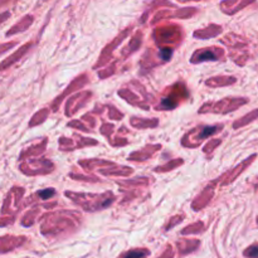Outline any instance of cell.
Instances as JSON below:
<instances>
[{
	"instance_id": "obj_34",
	"label": "cell",
	"mask_w": 258,
	"mask_h": 258,
	"mask_svg": "<svg viewBox=\"0 0 258 258\" xmlns=\"http://www.w3.org/2000/svg\"><path fill=\"white\" fill-rule=\"evenodd\" d=\"M33 45H34V42H28V43H25V44H23L22 47H20L19 49L14 53V54H12L9 58H8L7 62L3 63L2 68L9 67L10 64H13V63H15L17 60H19L20 58L25 54V53H28V50H30V48H32Z\"/></svg>"
},
{
	"instance_id": "obj_7",
	"label": "cell",
	"mask_w": 258,
	"mask_h": 258,
	"mask_svg": "<svg viewBox=\"0 0 258 258\" xmlns=\"http://www.w3.org/2000/svg\"><path fill=\"white\" fill-rule=\"evenodd\" d=\"M224 128L223 123L214 125H198L186 131L180 140V145L185 149H198L207 139L217 135Z\"/></svg>"
},
{
	"instance_id": "obj_32",
	"label": "cell",
	"mask_w": 258,
	"mask_h": 258,
	"mask_svg": "<svg viewBox=\"0 0 258 258\" xmlns=\"http://www.w3.org/2000/svg\"><path fill=\"white\" fill-rule=\"evenodd\" d=\"M258 120V108H254V110L249 111L248 113L243 115L242 117L237 118L233 123H232V127L234 130H238V128L244 127V126L249 125V123L254 122V121Z\"/></svg>"
},
{
	"instance_id": "obj_14",
	"label": "cell",
	"mask_w": 258,
	"mask_h": 258,
	"mask_svg": "<svg viewBox=\"0 0 258 258\" xmlns=\"http://www.w3.org/2000/svg\"><path fill=\"white\" fill-rule=\"evenodd\" d=\"M93 97V92L90 90H80L67 97L64 105V115L68 118L73 117L80 110H82Z\"/></svg>"
},
{
	"instance_id": "obj_43",
	"label": "cell",
	"mask_w": 258,
	"mask_h": 258,
	"mask_svg": "<svg viewBox=\"0 0 258 258\" xmlns=\"http://www.w3.org/2000/svg\"><path fill=\"white\" fill-rule=\"evenodd\" d=\"M222 143H223L222 139H211V140L203 146V153L206 154V155H212V154L217 150V148L222 145Z\"/></svg>"
},
{
	"instance_id": "obj_48",
	"label": "cell",
	"mask_w": 258,
	"mask_h": 258,
	"mask_svg": "<svg viewBox=\"0 0 258 258\" xmlns=\"http://www.w3.org/2000/svg\"><path fill=\"white\" fill-rule=\"evenodd\" d=\"M244 256L248 258H258V244H252L244 251Z\"/></svg>"
},
{
	"instance_id": "obj_11",
	"label": "cell",
	"mask_w": 258,
	"mask_h": 258,
	"mask_svg": "<svg viewBox=\"0 0 258 258\" xmlns=\"http://www.w3.org/2000/svg\"><path fill=\"white\" fill-rule=\"evenodd\" d=\"M20 171L27 176H43L49 175L55 170V164L47 158L28 159L20 164Z\"/></svg>"
},
{
	"instance_id": "obj_29",
	"label": "cell",
	"mask_w": 258,
	"mask_h": 258,
	"mask_svg": "<svg viewBox=\"0 0 258 258\" xmlns=\"http://www.w3.org/2000/svg\"><path fill=\"white\" fill-rule=\"evenodd\" d=\"M185 164V160L183 158H175L171 159V160L166 161V163L161 164V165L156 166V168L153 169L154 173L156 174H165V173H170V171L176 170L180 166H183Z\"/></svg>"
},
{
	"instance_id": "obj_18",
	"label": "cell",
	"mask_w": 258,
	"mask_h": 258,
	"mask_svg": "<svg viewBox=\"0 0 258 258\" xmlns=\"http://www.w3.org/2000/svg\"><path fill=\"white\" fill-rule=\"evenodd\" d=\"M48 138H40V140L34 141L33 144H30L28 148L23 149V151L20 153L19 159L20 160H24V159H30V158H38V156H42L43 154L47 151L48 146Z\"/></svg>"
},
{
	"instance_id": "obj_16",
	"label": "cell",
	"mask_w": 258,
	"mask_h": 258,
	"mask_svg": "<svg viewBox=\"0 0 258 258\" xmlns=\"http://www.w3.org/2000/svg\"><path fill=\"white\" fill-rule=\"evenodd\" d=\"M217 186H218V184H217L216 179L209 181V183L204 186L203 190L199 194H197L196 198L191 201L190 208L193 209L194 212H201L203 211L204 208H207V207L211 204V202L213 201L214 196H216Z\"/></svg>"
},
{
	"instance_id": "obj_41",
	"label": "cell",
	"mask_w": 258,
	"mask_h": 258,
	"mask_svg": "<svg viewBox=\"0 0 258 258\" xmlns=\"http://www.w3.org/2000/svg\"><path fill=\"white\" fill-rule=\"evenodd\" d=\"M105 112L107 113V117L113 121H121L123 118V116H125V113L122 111H120L116 106L111 105V103L105 105Z\"/></svg>"
},
{
	"instance_id": "obj_39",
	"label": "cell",
	"mask_w": 258,
	"mask_h": 258,
	"mask_svg": "<svg viewBox=\"0 0 258 258\" xmlns=\"http://www.w3.org/2000/svg\"><path fill=\"white\" fill-rule=\"evenodd\" d=\"M33 23H34V18H33L32 15L24 17L17 25H14V27L10 29V32L8 33V35H13V34H17V33L24 32V30H27L28 28L33 24Z\"/></svg>"
},
{
	"instance_id": "obj_19",
	"label": "cell",
	"mask_w": 258,
	"mask_h": 258,
	"mask_svg": "<svg viewBox=\"0 0 258 258\" xmlns=\"http://www.w3.org/2000/svg\"><path fill=\"white\" fill-rule=\"evenodd\" d=\"M143 43H144V33L141 32V30H138V32H135L133 35H131L127 44L121 49V57H122V59H127V58H130L131 55L135 54V53L141 48Z\"/></svg>"
},
{
	"instance_id": "obj_50",
	"label": "cell",
	"mask_w": 258,
	"mask_h": 258,
	"mask_svg": "<svg viewBox=\"0 0 258 258\" xmlns=\"http://www.w3.org/2000/svg\"><path fill=\"white\" fill-rule=\"evenodd\" d=\"M257 223H258V217H257Z\"/></svg>"
},
{
	"instance_id": "obj_4",
	"label": "cell",
	"mask_w": 258,
	"mask_h": 258,
	"mask_svg": "<svg viewBox=\"0 0 258 258\" xmlns=\"http://www.w3.org/2000/svg\"><path fill=\"white\" fill-rule=\"evenodd\" d=\"M190 98V91L184 81H178L173 85L168 86L163 92L160 93V97L155 102L156 111H174L189 101Z\"/></svg>"
},
{
	"instance_id": "obj_49",
	"label": "cell",
	"mask_w": 258,
	"mask_h": 258,
	"mask_svg": "<svg viewBox=\"0 0 258 258\" xmlns=\"http://www.w3.org/2000/svg\"><path fill=\"white\" fill-rule=\"evenodd\" d=\"M174 256H175V252H174V248L170 246V244H169V246H166L165 251H164L163 253H161L158 258H174Z\"/></svg>"
},
{
	"instance_id": "obj_51",
	"label": "cell",
	"mask_w": 258,
	"mask_h": 258,
	"mask_svg": "<svg viewBox=\"0 0 258 258\" xmlns=\"http://www.w3.org/2000/svg\"><path fill=\"white\" fill-rule=\"evenodd\" d=\"M257 181H258V176H257Z\"/></svg>"
},
{
	"instance_id": "obj_36",
	"label": "cell",
	"mask_w": 258,
	"mask_h": 258,
	"mask_svg": "<svg viewBox=\"0 0 258 258\" xmlns=\"http://www.w3.org/2000/svg\"><path fill=\"white\" fill-rule=\"evenodd\" d=\"M117 64L118 59H112L108 64H106L105 67L100 68L97 72L98 78H100V80H107V78L115 76L116 72H117Z\"/></svg>"
},
{
	"instance_id": "obj_28",
	"label": "cell",
	"mask_w": 258,
	"mask_h": 258,
	"mask_svg": "<svg viewBox=\"0 0 258 258\" xmlns=\"http://www.w3.org/2000/svg\"><path fill=\"white\" fill-rule=\"evenodd\" d=\"M201 246V241L194 238H181L176 242V247H178V252L180 256H185V254L193 253Z\"/></svg>"
},
{
	"instance_id": "obj_17",
	"label": "cell",
	"mask_w": 258,
	"mask_h": 258,
	"mask_svg": "<svg viewBox=\"0 0 258 258\" xmlns=\"http://www.w3.org/2000/svg\"><path fill=\"white\" fill-rule=\"evenodd\" d=\"M161 149H163L161 144H146L145 146H143L139 150L128 154L127 161H131V163H145V161L153 159L155 154L159 153Z\"/></svg>"
},
{
	"instance_id": "obj_31",
	"label": "cell",
	"mask_w": 258,
	"mask_h": 258,
	"mask_svg": "<svg viewBox=\"0 0 258 258\" xmlns=\"http://www.w3.org/2000/svg\"><path fill=\"white\" fill-rule=\"evenodd\" d=\"M72 139L75 141V150H81V149L100 145L98 140H96V139L88 138V136H82L80 134H73Z\"/></svg>"
},
{
	"instance_id": "obj_37",
	"label": "cell",
	"mask_w": 258,
	"mask_h": 258,
	"mask_svg": "<svg viewBox=\"0 0 258 258\" xmlns=\"http://www.w3.org/2000/svg\"><path fill=\"white\" fill-rule=\"evenodd\" d=\"M206 232V224L202 221H197L189 226L184 227L180 231L181 236H189V234H201Z\"/></svg>"
},
{
	"instance_id": "obj_9",
	"label": "cell",
	"mask_w": 258,
	"mask_h": 258,
	"mask_svg": "<svg viewBox=\"0 0 258 258\" xmlns=\"http://www.w3.org/2000/svg\"><path fill=\"white\" fill-rule=\"evenodd\" d=\"M173 48H148L140 59V67L144 72L170 62L174 54Z\"/></svg>"
},
{
	"instance_id": "obj_27",
	"label": "cell",
	"mask_w": 258,
	"mask_h": 258,
	"mask_svg": "<svg viewBox=\"0 0 258 258\" xmlns=\"http://www.w3.org/2000/svg\"><path fill=\"white\" fill-rule=\"evenodd\" d=\"M57 196V190L54 188H44L40 189V190L34 191L29 198L25 202V206H29V204H37L39 202L44 201H50L52 198Z\"/></svg>"
},
{
	"instance_id": "obj_30",
	"label": "cell",
	"mask_w": 258,
	"mask_h": 258,
	"mask_svg": "<svg viewBox=\"0 0 258 258\" xmlns=\"http://www.w3.org/2000/svg\"><path fill=\"white\" fill-rule=\"evenodd\" d=\"M50 108L49 107H43L40 108V110H38L37 112L34 113V115L30 117L29 122H28V126H29L30 128L33 127H37V126H40L42 123H44L45 121L48 120V117H49L50 115Z\"/></svg>"
},
{
	"instance_id": "obj_8",
	"label": "cell",
	"mask_w": 258,
	"mask_h": 258,
	"mask_svg": "<svg viewBox=\"0 0 258 258\" xmlns=\"http://www.w3.org/2000/svg\"><path fill=\"white\" fill-rule=\"evenodd\" d=\"M221 43L228 48L229 58L237 66L243 67L248 62V40L246 38L239 34H236V33H228L223 38H221Z\"/></svg>"
},
{
	"instance_id": "obj_42",
	"label": "cell",
	"mask_w": 258,
	"mask_h": 258,
	"mask_svg": "<svg viewBox=\"0 0 258 258\" xmlns=\"http://www.w3.org/2000/svg\"><path fill=\"white\" fill-rule=\"evenodd\" d=\"M67 127L75 128V130L82 131V133H93V131H95L93 128H91L90 126L85 122V121L81 120V118H76V120L68 121Z\"/></svg>"
},
{
	"instance_id": "obj_12",
	"label": "cell",
	"mask_w": 258,
	"mask_h": 258,
	"mask_svg": "<svg viewBox=\"0 0 258 258\" xmlns=\"http://www.w3.org/2000/svg\"><path fill=\"white\" fill-rule=\"evenodd\" d=\"M226 57V50L224 48L219 47V45H211V47H203L198 48L191 53L189 62L191 64H202V63L207 62H221L224 60Z\"/></svg>"
},
{
	"instance_id": "obj_10",
	"label": "cell",
	"mask_w": 258,
	"mask_h": 258,
	"mask_svg": "<svg viewBox=\"0 0 258 258\" xmlns=\"http://www.w3.org/2000/svg\"><path fill=\"white\" fill-rule=\"evenodd\" d=\"M131 32H133V27L125 28V29H123L122 32L118 33L110 43H107V44L103 47V49L101 50L100 55H98L97 60H96V63L93 64L92 70L97 71L100 70V68L105 67L106 64H108V63L113 59V53H115V50L127 39L128 35L131 34Z\"/></svg>"
},
{
	"instance_id": "obj_47",
	"label": "cell",
	"mask_w": 258,
	"mask_h": 258,
	"mask_svg": "<svg viewBox=\"0 0 258 258\" xmlns=\"http://www.w3.org/2000/svg\"><path fill=\"white\" fill-rule=\"evenodd\" d=\"M81 120L85 121V122L87 123V125L90 126L91 128H95L96 127V117H95V116H93L92 112L85 113V115H83L82 117H81Z\"/></svg>"
},
{
	"instance_id": "obj_6",
	"label": "cell",
	"mask_w": 258,
	"mask_h": 258,
	"mask_svg": "<svg viewBox=\"0 0 258 258\" xmlns=\"http://www.w3.org/2000/svg\"><path fill=\"white\" fill-rule=\"evenodd\" d=\"M151 37H153V40L156 47H166L175 49L176 47H179L183 43L184 32L180 25L164 24L156 27L153 30Z\"/></svg>"
},
{
	"instance_id": "obj_25",
	"label": "cell",
	"mask_w": 258,
	"mask_h": 258,
	"mask_svg": "<svg viewBox=\"0 0 258 258\" xmlns=\"http://www.w3.org/2000/svg\"><path fill=\"white\" fill-rule=\"evenodd\" d=\"M160 123V120L156 117H140V116H133L130 118V126L138 130H153L156 128Z\"/></svg>"
},
{
	"instance_id": "obj_22",
	"label": "cell",
	"mask_w": 258,
	"mask_h": 258,
	"mask_svg": "<svg viewBox=\"0 0 258 258\" xmlns=\"http://www.w3.org/2000/svg\"><path fill=\"white\" fill-rule=\"evenodd\" d=\"M223 33V28L219 24H209L206 28H201V29H197L193 32V38L194 39H201V40H207V39H213V38L218 37L219 34Z\"/></svg>"
},
{
	"instance_id": "obj_24",
	"label": "cell",
	"mask_w": 258,
	"mask_h": 258,
	"mask_svg": "<svg viewBox=\"0 0 258 258\" xmlns=\"http://www.w3.org/2000/svg\"><path fill=\"white\" fill-rule=\"evenodd\" d=\"M153 178L150 176H136L133 179H122V180H117V185L122 186L125 189H141L148 188L151 183H153Z\"/></svg>"
},
{
	"instance_id": "obj_44",
	"label": "cell",
	"mask_w": 258,
	"mask_h": 258,
	"mask_svg": "<svg viewBox=\"0 0 258 258\" xmlns=\"http://www.w3.org/2000/svg\"><path fill=\"white\" fill-rule=\"evenodd\" d=\"M107 143L110 144V146L117 149V148H123V146L128 145L130 141H128V139L123 138V136L116 135V136H111L110 139H107Z\"/></svg>"
},
{
	"instance_id": "obj_15",
	"label": "cell",
	"mask_w": 258,
	"mask_h": 258,
	"mask_svg": "<svg viewBox=\"0 0 258 258\" xmlns=\"http://www.w3.org/2000/svg\"><path fill=\"white\" fill-rule=\"evenodd\" d=\"M256 159H257V154H252L251 156H248L247 159H244L243 161H241L239 164H237L236 166H233V168L229 169V170L224 171L222 175H219L218 178H216L217 184H218L219 186H227V185H229V184L234 183V181L239 178V175H242V174H243L244 171H246L247 169H248L249 166L254 163V160H256Z\"/></svg>"
},
{
	"instance_id": "obj_3",
	"label": "cell",
	"mask_w": 258,
	"mask_h": 258,
	"mask_svg": "<svg viewBox=\"0 0 258 258\" xmlns=\"http://www.w3.org/2000/svg\"><path fill=\"white\" fill-rule=\"evenodd\" d=\"M117 96L130 106L144 111L150 110L151 103L154 102V97L148 92L145 86L135 78L121 86L117 90Z\"/></svg>"
},
{
	"instance_id": "obj_21",
	"label": "cell",
	"mask_w": 258,
	"mask_h": 258,
	"mask_svg": "<svg viewBox=\"0 0 258 258\" xmlns=\"http://www.w3.org/2000/svg\"><path fill=\"white\" fill-rule=\"evenodd\" d=\"M115 161L107 160V159H100V158H90V159H81L78 160V165L86 171V173H92V171H97L100 169L106 168V166L113 165Z\"/></svg>"
},
{
	"instance_id": "obj_26",
	"label": "cell",
	"mask_w": 258,
	"mask_h": 258,
	"mask_svg": "<svg viewBox=\"0 0 258 258\" xmlns=\"http://www.w3.org/2000/svg\"><path fill=\"white\" fill-rule=\"evenodd\" d=\"M238 78L236 76H214V77L207 78L204 81V85L209 88H222L229 87L237 83Z\"/></svg>"
},
{
	"instance_id": "obj_20",
	"label": "cell",
	"mask_w": 258,
	"mask_h": 258,
	"mask_svg": "<svg viewBox=\"0 0 258 258\" xmlns=\"http://www.w3.org/2000/svg\"><path fill=\"white\" fill-rule=\"evenodd\" d=\"M103 176H112V178H127L133 175L134 169L127 165H120V164H113V165L106 166V168L97 170Z\"/></svg>"
},
{
	"instance_id": "obj_23",
	"label": "cell",
	"mask_w": 258,
	"mask_h": 258,
	"mask_svg": "<svg viewBox=\"0 0 258 258\" xmlns=\"http://www.w3.org/2000/svg\"><path fill=\"white\" fill-rule=\"evenodd\" d=\"M253 2L254 0H223L221 3V10L227 15H234Z\"/></svg>"
},
{
	"instance_id": "obj_13",
	"label": "cell",
	"mask_w": 258,
	"mask_h": 258,
	"mask_svg": "<svg viewBox=\"0 0 258 258\" xmlns=\"http://www.w3.org/2000/svg\"><path fill=\"white\" fill-rule=\"evenodd\" d=\"M88 82H90V76H88L87 73H81V75L76 76V77L71 81L70 85H68L67 87H66L64 90H63L62 92H60L59 95H58L57 97L52 101V103H50V107H49L50 111H52V112H57V111L60 108V106H62L63 101H64L66 98L70 97L71 95H73V93L77 92V91L82 90V88L85 87Z\"/></svg>"
},
{
	"instance_id": "obj_35",
	"label": "cell",
	"mask_w": 258,
	"mask_h": 258,
	"mask_svg": "<svg viewBox=\"0 0 258 258\" xmlns=\"http://www.w3.org/2000/svg\"><path fill=\"white\" fill-rule=\"evenodd\" d=\"M72 180L75 181H82V183H90V184H96V183H102V179H100V176L95 175V174H82V173H75V171H71L68 174Z\"/></svg>"
},
{
	"instance_id": "obj_46",
	"label": "cell",
	"mask_w": 258,
	"mask_h": 258,
	"mask_svg": "<svg viewBox=\"0 0 258 258\" xmlns=\"http://www.w3.org/2000/svg\"><path fill=\"white\" fill-rule=\"evenodd\" d=\"M98 130H100L101 135L105 136L106 140H107V139H110L111 136H113L116 127H115V125H113V123H111V122H102V123H101V126H100V128H98Z\"/></svg>"
},
{
	"instance_id": "obj_38",
	"label": "cell",
	"mask_w": 258,
	"mask_h": 258,
	"mask_svg": "<svg viewBox=\"0 0 258 258\" xmlns=\"http://www.w3.org/2000/svg\"><path fill=\"white\" fill-rule=\"evenodd\" d=\"M40 208H42V206H39V204H38V206H35L33 209H30L28 213H25V216L23 217V219H22L23 226L24 227L34 226L35 222L38 221V217H39V214H40Z\"/></svg>"
},
{
	"instance_id": "obj_45",
	"label": "cell",
	"mask_w": 258,
	"mask_h": 258,
	"mask_svg": "<svg viewBox=\"0 0 258 258\" xmlns=\"http://www.w3.org/2000/svg\"><path fill=\"white\" fill-rule=\"evenodd\" d=\"M184 219H185V214L184 213L175 214V216H173L171 218H169V221L166 222L164 229H165V231H170V229H173L174 227H176L178 224H180Z\"/></svg>"
},
{
	"instance_id": "obj_1",
	"label": "cell",
	"mask_w": 258,
	"mask_h": 258,
	"mask_svg": "<svg viewBox=\"0 0 258 258\" xmlns=\"http://www.w3.org/2000/svg\"><path fill=\"white\" fill-rule=\"evenodd\" d=\"M83 217L77 211H52L40 216V233L47 238H62L76 233L81 227Z\"/></svg>"
},
{
	"instance_id": "obj_40",
	"label": "cell",
	"mask_w": 258,
	"mask_h": 258,
	"mask_svg": "<svg viewBox=\"0 0 258 258\" xmlns=\"http://www.w3.org/2000/svg\"><path fill=\"white\" fill-rule=\"evenodd\" d=\"M150 251L148 248H133L121 253L118 258H148Z\"/></svg>"
},
{
	"instance_id": "obj_2",
	"label": "cell",
	"mask_w": 258,
	"mask_h": 258,
	"mask_svg": "<svg viewBox=\"0 0 258 258\" xmlns=\"http://www.w3.org/2000/svg\"><path fill=\"white\" fill-rule=\"evenodd\" d=\"M64 197L87 213L105 211L117 201L116 194L111 190H106L103 193H83V191L66 190Z\"/></svg>"
},
{
	"instance_id": "obj_5",
	"label": "cell",
	"mask_w": 258,
	"mask_h": 258,
	"mask_svg": "<svg viewBox=\"0 0 258 258\" xmlns=\"http://www.w3.org/2000/svg\"><path fill=\"white\" fill-rule=\"evenodd\" d=\"M249 102V98L247 97H224L218 101H207L203 105L199 107L198 113L199 115H228V113L234 112L242 106L247 105Z\"/></svg>"
},
{
	"instance_id": "obj_33",
	"label": "cell",
	"mask_w": 258,
	"mask_h": 258,
	"mask_svg": "<svg viewBox=\"0 0 258 258\" xmlns=\"http://www.w3.org/2000/svg\"><path fill=\"white\" fill-rule=\"evenodd\" d=\"M197 13L196 9H193V8H188V9H181L179 10V12H175L174 14H170V13H160V14L156 15L155 19L153 20V24H155L158 20L160 19H164V17H171V18H179V19H188V18L193 17L194 14Z\"/></svg>"
}]
</instances>
